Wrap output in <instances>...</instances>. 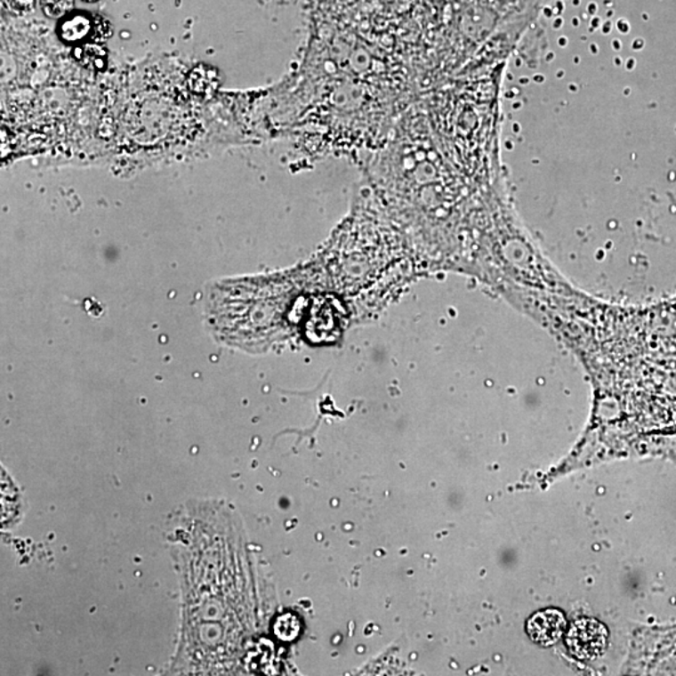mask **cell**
<instances>
[{
    "instance_id": "6da1fadb",
    "label": "cell",
    "mask_w": 676,
    "mask_h": 676,
    "mask_svg": "<svg viewBox=\"0 0 676 676\" xmlns=\"http://www.w3.org/2000/svg\"><path fill=\"white\" fill-rule=\"evenodd\" d=\"M608 632L601 623L583 619L574 623L567 632V644L577 659L592 660L607 649Z\"/></svg>"
},
{
    "instance_id": "8992f818",
    "label": "cell",
    "mask_w": 676,
    "mask_h": 676,
    "mask_svg": "<svg viewBox=\"0 0 676 676\" xmlns=\"http://www.w3.org/2000/svg\"><path fill=\"white\" fill-rule=\"evenodd\" d=\"M192 76H197V78L202 79V82H205V78H201V76L198 75V72L195 69V72L192 73ZM213 79V75L207 76V78H205V85H202V83H199V84L195 85V87H192L193 91L197 92V93H205V92H207L210 88H214V83L212 81Z\"/></svg>"
},
{
    "instance_id": "7a4b0ae2",
    "label": "cell",
    "mask_w": 676,
    "mask_h": 676,
    "mask_svg": "<svg viewBox=\"0 0 676 676\" xmlns=\"http://www.w3.org/2000/svg\"><path fill=\"white\" fill-rule=\"evenodd\" d=\"M565 626L564 614L559 610H543L528 620L527 632L536 644L550 647L560 640Z\"/></svg>"
},
{
    "instance_id": "5b68a950",
    "label": "cell",
    "mask_w": 676,
    "mask_h": 676,
    "mask_svg": "<svg viewBox=\"0 0 676 676\" xmlns=\"http://www.w3.org/2000/svg\"><path fill=\"white\" fill-rule=\"evenodd\" d=\"M76 0H42L43 11L51 18H60L69 13Z\"/></svg>"
},
{
    "instance_id": "3957f363",
    "label": "cell",
    "mask_w": 676,
    "mask_h": 676,
    "mask_svg": "<svg viewBox=\"0 0 676 676\" xmlns=\"http://www.w3.org/2000/svg\"><path fill=\"white\" fill-rule=\"evenodd\" d=\"M92 23L83 14L73 15L61 23L60 36L66 42H79L91 32Z\"/></svg>"
},
{
    "instance_id": "52a82bcc",
    "label": "cell",
    "mask_w": 676,
    "mask_h": 676,
    "mask_svg": "<svg viewBox=\"0 0 676 676\" xmlns=\"http://www.w3.org/2000/svg\"><path fill=\"white\" fill-rule=\"evenodd\" d=\"M5 2L15 11H29L33 7L34 0H5Z\"/></svg>"
},
{
    "instance_id": "ba28073f",
    "label": "cell",
    "mask_w": 676,
    "mask_h": 676,
    "mask_svg": "<svg viewBox=\"0 0 676 676\" xmlns=\"http://www.w3.org/2000/svg\"><path fill=\"white\" fill-rule=\"evenodd\" d=\"M85 2H97V0H85Z\"/></svg>"
},
{
    "instance_id": "277c9868",
    "label": "cell",
    "mask_w": 676,
    "mask_h": 676,
    "mask_svg": "<svg viewBox=\"0 0 676 676\" xmlns=\"http://www.w3.org/2000/svg\"><path fill=\"white\" fill-rule=\"evenodd\" d=\"M76 57L91 69L101 70L106 67L107 52L98 44H85L75 52Z\"/></svg>"
}]
</instances>
